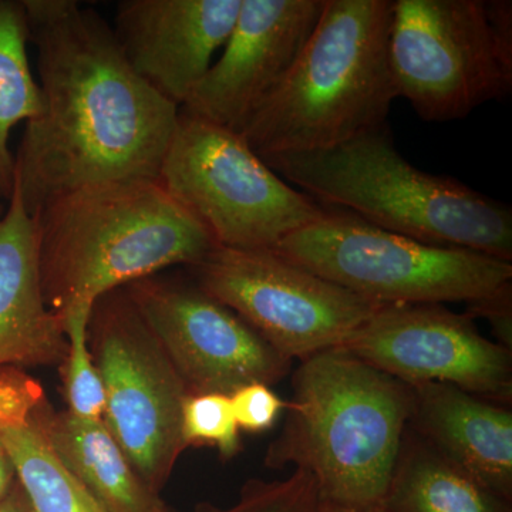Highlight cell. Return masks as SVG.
<instances>
[{
    "instance_id": "4fadbf2b",
    "label": "cell",
    "mask_w": 512,
    "mask_h": 512,
    "mask_svg": "<svg viewBox=\"0 0 512 512\" xmlns=\"http://www.w3.org/2000/svg\"><path fill=\"white\" fill-rule=\"evenodd\" d=\"M326 0H242L221 59L181 107L242 133L249 117L284 82L311 37Z\"/></svg>"
},
{
    "instance_id": "9a60e30c",
    "label": "cell",
    "mask_w": 512,
    "mask_h": 512,
    "mask_svg": "<svg viewBox=\"0 0 512 512\" xmlns=\"http://www.w3.org/2000/svg\"><path fill=\"white\" fill-rule=\"evenodd\" d=\"M412 387L409 429L441 456L512 501L511 407L451 384Z\"/></svg>"
},
{
    "instance_id": "4316f807",
    "label": "cell",
    "mask_w": 512,
    "mask_h": 512,
    "mask_svg": "<svg viewBox=\"0 0 512 512\" xmlns=\"http://www.w3.org/2000/svg\"><path fill=\"white\" fill-rule=\"evenodd\" d=\"M0 512H33L19 481H16L8 497L0 503Z\"/></svg>"
},
{
    "instance_id": "2e32d148",
    "label": "cell",
    "mask_w": 512,
    "mask_h": 512,
    "mask_svg": "<svg viewBox=\"0 0 512 512\" xmlns=\"http://www.w3.org/2000/svg\"><path fill=\"white\" fill-rule=\"evenodd\" d=\"M66 352L62 319L43 298L35 222L13 188L0 224V367L59 366Z\"/></svg>"
},
{
    "instance_id": "5bb4252c",
    "label": "cell",
    "mask_w": 512,
    "mask_h": 512,
    "mask_svg": "<svg viewBox=\"0 0 512 512\" xmlns=\"http://www.w3.org/2000/svg\"><path fill=\"white\" fill-rule=\"evenodd\" d=\"M241 6L242 0H121L111 29L131 69L181 109L227 43Z\"/></svg>"
},
{
    "instance_id": "7c38bea8",
    "label": "cell",
    "mask_w": 512,
    "mask_h": 512,
    "mask_svg": "<svg viewBox=\"0 0 512 512\" xmlns=\"http://www.w3.org/2000/svg\"><path fill=\"white\" fill-rule=\"evenodd\" d=\"M340 349L410 386L451 384L512 404V350L484 338L467 313L441 305H384Z\"/></svg>"
},
{
    "instance_id": "6da1fadb",
    "label": "cell",
    "mask_w": 512,
    "mask_h": 512,
    "mask_svg": "<svg viewBox=\"0 0 512 512\" xmlns=\"http://www.w3.org/2000/svg\"><path fill=\"white\" fill-rule=\"evenodd\" d=\"M35 47L40 110L15 156L30 217L87 185L158 180L180 107L128 64L109 22L76 0H23Z\"/></svg>"
},
{
    "instance_id": "484cf974",
    "label": "cell",
    "mask_w": 512,
    "mask_h": 512,
    "mask_svg": "<svg viewBox=\"0 0 512 512\" xmlns=\"http://www.w3.org/2000/svg\"><path fill=\"white\" fill-rule=\"evenodd\" d=\"M466 313L473 319L487 320L493 330L494 342L512 350V282L490 295L467 302Z\"/></svg>"
},
{
    "instance_id": "ffe728a7",
    "label": "cell",
    "mask_w": 512,
    "mask_h": 512,
    "mask_svg": "<svg viewBox=\"0 0 512 512\" xmlns=\"http://www.w3.org/2000/svg\"><path fill=\"white\" fill-rule=\"evenodd\" d=\"M0 444L33 512H107L63 466L32 417L0 427Z\"/></svg>"
},
{
    "instance_id": "5b68a950",
    "label": "cell",
    "mask_w": 512,
    "mask_h": 512,
    "mask_svg": "<svg viewBox=\"0 0 512 512\" xmlns=\"http://www.w3.org/2000/svg\"><path fill=\"white\" fill-rule=\"evenodd\" d=\"M394 0H326L295 64L242 136L261 158L328 150L386 124Z\"/></svg>"
},
{
    "instance_id": "44dd1931",
    "label": "cell",
    "mask_w": 512,
    "mask_h": 512,
    "mask_svg": "<svg viewBox=\"0 0 512 512\" xmlns=\"http://www.w3.org/2000/svg\"><path fill=\"white\" fill-rule=\"evenodd\" d=\"M90 313L79 312L64 320L66 356L60 363V379L67 412L80 420H103L106 394L94 365L87 340Z\"/></svg>"
},
{
    "instance_id": "7402d4cb",
    "label": "cell",
    "mask_w": 512,
    "mask_h": 512,
    "mask_svg": "<svg viewBox=\"0 0 512 512\" xmlns=\"http://www.w3.org/2000/svg\"><path fill=\"white\" fill-rule=\"evenodd\" d=\"M194 512H339L325 500L311 474L293 470L285 480L251 478L231 507L201 503Z\"/></svg>"
},
{
    "instance_id": "9c48e42d",
    "label": "cell",
    "mask_w": 512,
    "mask_h": 512,
    "mask_svg": "<svg viewBox=\"0 0 512 512\" xmlns=\"http://www.w3.org/2000/svg\"><path fill=\"white\" fill-rule=\"evenodd\" d=\"M87 340L106 394L104 424L161 495L187 450L181 417L190 393L126 288L94 302Z\"/></svg>"
},
{
    "instance_id": "7a4b0ae2",
    "label": "cell",
    "mask_w": 512,
    "mask_h": 512,
    "mask_svg": "<svg viewBox=\"0 0 512 512\" xmlns=\"http://www.w3.org/2000/svg\"><path fill=\"white\" fill-rule=\"evenodd\" d=\"M32 218L43 298L62 322L92 312L114 289L173 266L192 268L218 247L158 180L63 192Z\"/></svg>"
},
{
    "instance_id": "e0dca14e",
    "label": "cell",
    "mask_w": 512,
    "mask_h": 512,
    "mask_svg": "<svg viewBox=\"0 0 512 512\" xmlns=\"http://www.w3.org/2000/svg\"><path fill=\"white\" fill-rule=\"evenodd\" d=\"M32 421L53 453L107 512H174L130 463L103 420H80L40 404Z\"/></svg>"
},
{
    "instance_id": "f1b7e54d",
    "label": "cell",
    "mask_w": 512,
    "mask_h": 512,
    "mask_svg": "<svg viewBox=\"0 0 512 512\" xmlns=\"http://www.w3.org/2000/svg\"><path fill=\"white\" fill-rule=\"evenodd\" d=\"M5 208H3L2 202H0V224H2L3 217H5Z\"/></svg>"
},
{
    "instance_id": "83f0119b",
    "label": "cell",
    "mask_w": 512,
    "mask_h": 512,
    "mask_svg": "<svg viewBox=\"0 0 512 512\" xmlns=\"http://www.w3.org/2000/svg\"><path fill=\"white\" fill-rule=\"evenodd\" d=\"M16 481L18 478H16L12 461L6 456L5 451H0V503L8 497Z\"/></svg>"
},
{
    "instance_id": "603a6c76",
    "label": "cell",
    "mask_w": 512,
    "mask_h": 512,
    "mask_svg": "<svg viewBox=\"0 0 512 512\" xmlns=\"http://www.w3.org/2000/svg\"><path fill=\"white\" fill-rule=\"evenodd\" d=\"M181 429L185 446L217 448L222 461L242 450L239 427L227 394H191L183 406Z\"/></svg>"
},
{
    "instance_id": "52a82bcc",
    "label": "cell",
    "mask_w": 512,
    "mask_h": 512,
    "mask_svg": "<svg viewBox=\"0 0 512 512\" xmlns=\"http://www.w3.org/2000/svg\"><path fill=\"white\" fill-rule=\"evenodd\" d=\"M272 251L380 305L467 303L512 282L511 262L424 244L343 210H326Z\"/></svg>"
},
{
    "instance_id": "ac0fdd59",
    "label": "cell",
    "mask_w": 512,
    "mask_h": 512,
    "mask_svg": "<svg viewBox=\"0 0 512 512\" xmlns=\"http://www.w3.org/2000/svg\"><path fill=\"white\" fill-rule=\"evenodd\" d=\"M384 512H512V501L441 456L407 427Z\"/></svg>"
},
{
    "instance_id": "ba28073f",
    "label": "cell",
    "mask_w": 512,
    "mask_h": 512,
    "mask_svg": "<svg viewBox=\"0 0 512 512\" xmlns=\"http://www.w3.org/2000/svg\"><path fill=\"white\" fill-rule=\"evenodd\" d=\"M158 181L222 248L274 249L326 211L271 170L242 134L181 109Z\"/></svg>"
},
{
    "instance_id": "3957f363",
    "label": "cell",
    "mask_w": 512,
    "mask_h": 512,
    "mask_svg": "<svg viewBox=\"0 0 512 512\" xmlns=\"http://www.w3.org/2000/svg\"><path fill=\"white\" fill-rule=\"evenodd\" d=\"M292 392L265 467L311 474L336 511L382 507L409 427L413 387L338 348L301 360Z\"/></svg>"
},
{
    "instance_id": "4dcf8cb0",
    "label": "cell",
    "mask_w": 512,
    "mask_h": 512,
    "mask_svg": "<svg viewBox=\"0 0 512 512\" xmlns=\"http://www.w3.org/2000/svg\"><path fill=\"white\" fill-rule=\"evenodd\" d=\"M0 451H3L2 444H0Z\"/></svg>"
},
{
    "instance_id": "8992f818",
    "label": "cell",
    "mask_w": 512,
    "mask_h": 512,
    "mask_svg": "<svg viewBox=\"0 0 512 512\" xmlns=\"http://www.w3.org/2000/svg\"><path fill=\"white\" fill-rule=\"evenodd\" d=\"M389 64L424 121L468 116L512 90L510 0H394Z\"/></svg>"
},
{
    "instance_id": "d6986e66",
    "label": "cell",
    "mask_w": 512,
    "mask_h": 512,
    "mask_svg": "<svg viewBox=\"0 0 512 512\" xmlns=\"http://www.w3.org/2000/svg\"><path fill=\"white\" fill-rule=\"evenodd\" d=\"M29 25L23 0H0V200L12 198L15 156L10 131L39 113V86L28 57Z\"/></svg>"
},
{
    "instance_id": "8fae6325",
    "label": "cell",
    "mask_w": 512,
    "mask_h": 512,
    "mask_svg": "<svg viewBox=\"0 0 512 512\" xmlns=\"http://www.w3.org/2000/svg\"><path fill=\"white\" fill-rule=\"evenodd\" d=\"M126 289L190 396H231L252 383L272 386L291 372V359L194 281L157 274Z\"/></svg>"
},
{
    "instance_id": "f546056e",
    "label": "cell",
    "mask_w": 512,
    "mask_h": 512,
    "mask_svg": "<svg viewBox=\"0 0 512 512\" xmlns=\"http://www.w3.org/2000/svg\"><path fill=\"white\" fill-rule=\"evenodd\" d=\"M365 512H384V511H383V508L380 507V508H376V510H370V511H365Z\"/></svg>"
},
{
    "instance_id": "cb8c5ba5",
    "label": "cell",
    "mask_w": 512,
    "mask_h": 512,
    "mask_svg": "<svg viewBox=\"0 0 512 512\" xmlns=\"http://www.w3.org/2000/svg\"><path fill=\"white\" fill-rule=\"evenodd\" d=\"M45 400L42 384L20 367H0V427L28 423Z\"/></svg>"
},
{
    "instance_id": "d4e9b609",
    "label": "cell",
    "mask_w": 512,
    "mask_h": 512,
    "mask_svg": "<svg viewBox=\"0 0 512 512\" xmlns=\"http://www.w3.org/2000/svg\"><path fill=\"white\" fill-rule=\"evenodd\" d=\"M229 397L239 430L251 434L271 430L288 407V402H284L271 386L264 383L248 384Z\"/></svg>"
},
{
    "instance_id": "277c9868",
    "label": "cell",
    "mask_w": 512,
    "mask_h": 512,
    "mask_svg": "<svg viewBox=\"0 0 512 512\" xmlns=\"http://www.w3.org/2000/svg\"><path fill=\"white\" fill-rule=\"evenodd\" d=\"M302 192L393 234L512 261L510 205L447 175L424 173L394 146L389 127L328 150L262 158Z\"/></svg>"
},
{
    "instance_id": "30bf717a",
    "label": "cell",
    "mask_w": 512,
    "mask_h": 512,
    "mask_svg": "<svg viewBox=\"0 0 512 512\" xmlns=\"http://www.w3.org/2000/svg\"><path fill=\"white\" fill-rule=\"evenodd\" d=\"M188 269L202 291L291 360L340 348L384 306L286 261L272 249L217 247Z\"/></svg>"
}]
</instances>
